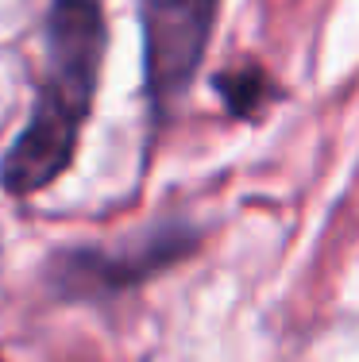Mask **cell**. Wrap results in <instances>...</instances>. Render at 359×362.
Segmentation results:
<instances>
[{
    "mask_svg": "<svg viewBox=\"0 0 359 362\" xmlns=\"http://www.w3.org/2000/svg\"><path fill=\"white\" fill-rule=\"evenodd\" d=\"M47 77L31 112V124L8 146L0 177L8 193H35L66 170L89 108L97 66L105 50V23L93 0H58L50 12Z\"/></svg>",
    "mask_w": 359,
    "mask_h": 362,
    "instance_id": "cell-1",
    "label": "cell"
},
{
    "mask_svg": "<svg viewBox=\"0 0 359 362\" xmlns=\"http://www.w3.org/2000/svg\"><path fill=\"white\" fill-rule=\"evenodd\" d=\"M217 0H143L147 81L155 100H174L190 85L209 42Z\"/></svg>",
    "mask_w": 359,
    "mask_h": 362,
    "instance_id": "cell-2",
    "label": "cell"
},
{
    "mask_svg": "<svg viewBox=\"0 0 359 362\" xmlns=\"http://www.w3.org/2000/svg\"><path fill=\"white\" fill-rule=\"evenodd\" d=\"M224 97L232 100L236 112H247L251 100L259 97V81H244V77H239V81H224Z\"/></svg>",
    "mask_w": 359,
    "mask_h": 362,
    "instance_id": "cell-3",
    "label": "cell"
}]
</instances>
